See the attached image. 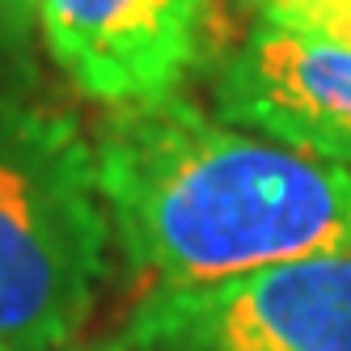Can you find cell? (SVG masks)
<instances>
[{"label":"cell","instance_id":"3","mask_svg":"<svg viewBox=\"0 0 351 351\" xmlns=\"http://www.w3.org/2000/svg\"><path fill=\"white\" fill-rule=\"evenodd\" d=\"M114 343L128 351H351V254L157 284Z\"/></svg>","mask_w":351,"mask_h":351},{"label":"cell","instance_id":"5","mask_svg":"<svg viewBox=\"0 0 351 351\" xmlns=\"http://www.w3.org/2000/svg\"><path fill=\"white\" fill-rule=\"evenodd\" d=\"M212 0H38V30L64 77L93 102L178 93L204 56Z\"/></svg>","mask_w":351,"mask_h":351},{"label":"cell","instance_id":"8","mask_svg":"<svg viewBox=\"0 0 351 351\" xmlns=\"http://www.w3.org/2000/svg\"><path fill=\"white\" fill-rule=\"evenodd\" d=\"M89 351H128L123 343H106V347H89Z\"/></svg>","mask_w":351,"mask_h":351},{"label":"cell","instance_id":"7","mask_svg":"<svg viewBox=\"0 0 351 351\" xmlns=\"http://www.w3.org/2000/svg\"><path fill=\"white\" fill-rule=\"evenodd\" d=\"M38 21V0H0V51H26Z\"/></svg>","mask_w":351,"mask_h":351},{"label":"cell","instance_id":"6","mask_svg":"<svg viewBox=\"0 0 351 351\" xmlns=\"http://www.w3.org/2000/svg\"><path fill=\"white\" fill-rule=\"evenodd\" d=\"M258 21L351 47V0H245Z\"/></svg>","mask_w":351,"mask_h":351},{"label":"cell","instance_id":"9","mask_svg":"<svg viewBox=\"0 0 351 351\" xmlns=\"http://www.w3.org/2000/svg\"><path fill=\"white\" fill-rule=\"evenodd\" d=\"M0 351H9V347H5V343H0Z\"/></svg>","mask_w":351,"mask_h":351},{"label":"cell","instance_id":"4","mask_svg":"<svg viewBox=\"0 0 351 351\" xmlns=\"http://www.w3.org/2000/svg\"><path fill=\"white\" fill-rule=\"evenodd\" d=\"M216 114L351 173V47L258 21L216 68Z\"/></svg>","mask_w":351,"mask_h":351},{"label":"cell","instance_id":"2","mask_svg":"<svg viewBox=\"0 0 351 351\" xmlns=\"http://www.w3.org/2000/svg\"><path fill=\"white\" fill-rule=\"evenodd\" d=\"M110 237L89 144L60 119L0 114V343L64 351L77 339Z\"/></svg>","mask_w":351,"mask_h":351},{"label":"cell","instance_id":"1","mask_svg":"<svg viewBox=\"0 0 351 351\" xmlns=\"http://www.w3.org/2000/svg\"><path fill=\"white\" fill-rule=\"evenodd\" d=\"M93 153L128 263L161 284L351 254V173L224 123L191 97L114 106Z\"/></svg>","mask_w":351,"mask_h":351}]
</instances>
